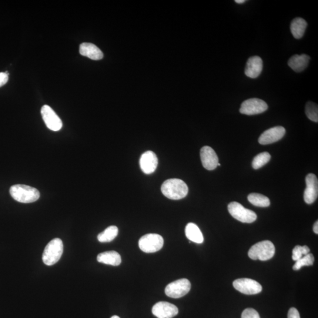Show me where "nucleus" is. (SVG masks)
<instances>
[{"instance_id": "1", "label": "nucleus", "mask_w": 318, "mask_h": 318, "mask_svg": "<svg viewBox=\"0 0 318 318\" xmlns=\"http://www.w3.org/2000/svg\"><path fill=\"white\" fill-rule=\"evenodd\" d=\"M161 191L164 196L172 200H180L188 194V187L183 180L179 179H170L162 184Z\"/></svg>"}, {"instance_id": "2", "label": "nucleus", "mask_w": 318, "mask_h": 318, "mask_svg": "<svg viewBox=\"0 0 318 318\" xmlns=\"http://www.w3.org/2000/svg\"><path fill=\"white\" fill-rule=\"evenodd\" d=\"M10 193L13 199L23 203L35 202L40 196V193L38 189L25 185L12 186L10 187Z\"/></svg>"}, {"instance_id": "3", "label": "nucleus", "mask_w": 318, "mask_h": 318, "mask_svg": "<svg viewBox=\"0 0 318 318\" xmlns=\"http://www.w3.org/2000/svg\"><path fill=\"white\" fill-rule=\"evenodd\" d=\"M274 252L275 247L273 243L269 240H264L251 247L248 255L253 260L265 261L272 259Z\"/></svg>"}, {"instance_id": "4", "label": "nucleus", "mask_w": 318, "mask_h": 318, "mask_svg": "<svg viewBox=\"0 0 318 318\" xmlns=\"http://www.w3.org/2000/svg\"><path fill=\"white\" fill-rule=\"evenodd\" d=\"M63 253V243L59 238L50 241L43 254V261L46 265L52 266L61 258Z\"/></svg>"}, {"instance_id": "5", "label": "nucleus", "mask_w": 318, "mask_h": 318, "mask_svg": "<svg viewBox=\"0 0 318 318\" xmlns=\"http://www.w3.org/2000/svg\"><path fill=\"white\" fill-rule=\"evenodd\" d=\"M164 240L158 234L150 233L144 235L139 241L140 249L147 253L157 252L163 246Z\"/></svg>"}, {"instance_id": "6", "label": "nucleus", "mask_w": 318, "mask_h": 318, "mask_svg": "<svg viewBox=\"0 0 318 318\" xmlns=\"http://www.w3.org/2000/svg\"><path fill=\"white\" fill-rule=\"evenodd\" d=\"M227 208L230 215L241 222L251 223L257 219L256 214L253 211L246 209L236 202H231Z\"/></svg>"}, {"instance_id": "7", "label": "nucleus", "mask_w": 318, "mask_h": 318, "mask_svg": "<svg viewBox=\"0 0 318 318\" xmlns=\"http://www.w3.org/2000/svg\"><path fill=\"white\" fill-rule=\"evenodd\" d=\"M191 289L190 281L181 279L174 281L166 287L165 293L172 298H180L188 293Z\"/></svg>"}, {"instance_id": "8", "label": "nucleus", "mask_w": 318, "mask_h": 318, "mask_svg": "<svg viewBox=\"0 0 318 318\" xmlns=\"http://www.w3.org/2000/svg\"><path fill=\"white\" fill-rule=\"evenodd\" d=\"M267 109L268 106L263 100L253 98L244 101L241 105L239 111L243 115L252 116L262 113L266 111Z\"/></svg>"}, {"instance_id": "9", "label": "nucleus", "mask_w": 318, "mask_h": 318, "mask_svg": "<svg viewBox=\"0 0 318 318\" xmlns=\"http://www.w3.org/2000/svg\"><path fill=\"white\" fill-rule=\"evenodd\" d=\"M233 285L239 292L250 295L259 293L262 290V286L259 283L248 278L235 280L233 283Z\"/></svg>"}, {"instance_id": "10", "label": "nucleus", "mask_w": 318, "mask_h": 318, "mask_svg": "<svg viewBox=\"0 0 318 318\" xmlns=\"http://www.w3.org/2000/svg\"><path fill=\"white\" fill-rule=\"evenodd\" d=\"M41 113L43 120L48 128L52 131H59L62 128L63 123L51 107L45 105L42 107Z\"/></svg>"}, {"instance_id": "11", "label": "nucleus", "mask_w": 318, "mask_h": 318, "mask_svg": "<svg viewBox=\"0 0 318 318\" xmlns=\"http://www.w3.org/2000/svg\"><path fill=\"white\" fill-rule=\"evenodd\" d=\"M306 185L303 198L305 203L310 205L316 200L318 196V181L314 174L309 173L306 176Z\"/></svg>"}, {"instance_id": "12", "label": "nucleus", "mask_w": 318, "mask_h": 318, "mask_svg": "<svg viewBox=\"0 0 318 318\" xmlns=\"http://www.w3.org/2000/svg\"><path fill=\"white\" fill-rule=\"evenodd\" d=\"M285 133L286 130L283 127H274L264 132L259 137L258 142L260 145H270L283 138Z\"/></svg>"}, {"instance_id": "13", "label": "nucleus", "mask_w": 318, "mask_h": 318, "mask_svg": "<svg viewBox=\"0 0 318 318\" xmlns=\"http://www.w3.org/2000/svg\"><path fill=\"white\" fill-rule=\"evenodd\" d=\"M152 313L157 318H172L179 313V309L173 304L159 302L153 306Z\"/></svg>"}, {"instance_id": "14", "label": "nucleus", "mask_w": 318, "mask_h": 318, "mask_svg": "<svg viewBox=\"0 0 318 318\" xmlns=\"http://www.w3.org/2000/svg\"><path fill=\"white\" fill-rule=\"evenodd\" d=\"M200 158L203 166L208 170L215 169L219 163L215 150L209 146H204L201 149Z\"/></svg>"}, {"instance_id": "15", "label": "nucleus", "mask_w": 318, "mask_h": 318, "mask_svg": "<svg viewBox=\"0 0 318 318\" xmlns=\"http://www.w3.org/2000/svg\"><path fill=\"white\" fill-rule=\"evenodd\" d=\"M158 165V159L152 151L144 153L140 159V166L143 173L149 175L155 172Z\"/></svg>"}, {"instance_id": "16", "label": "nucleus", "mask_w": 318, "mask_h": 318, "mask_svg": "<svg viewBox=\"0 0 318 318\" xmlns=\"http://www.w3.org/2000/svg\"><path fill=\"white\" fill-rule=\"evenodd\" d=\"M263 70V61L259 56L251 57L247 60L245 70L247 77L251 79H256L259 77Z\"/></svg>"}, {"instance_id": "17", "label": "nucleus", "mask_w": 318, "mask_h": 318, "mask_svg": "<svg viewBox=\"0 0 318 318\" xmlns=\"http://www.w3.org/2000/svg\"><path fill=\"white\" fill-rule=\"evenodd\" d=\"M80 55L93 60H99L103 58V53L96 45L92 43H84L80 46Z\"/></svg>"}, {"instance_id": "18", "label": "nucleus", "mask_w": 318, "mask_h": 318, "mask_svg": "<svg viewBox=\"0 0 318 318\" xmlns=\"http://www.w3.org/2000/svg\"><path fill=\"white\" fill-rule=\"evenodd\" d=\"M310 59V57L306 55H295L291 57L287 64L293 71L299 73L302 72L307 68Z\"/></svg>"}, {"instance_id": "19", "label": "nucleus", "mask_w": 318, "mask_h": 318, "mask_svg": "<svg viewBox=\"0 0 318 318\" xmlns=\"http://www.w3.org/2000/svg\"><path fill=\"white\" fill-rule=\"evenodd\" d=\"M97 259L100 263L115 266H119L122 262L121 256L116 251H108L100 253Z\"/></svg>"}, {"instance_id": "20", "label": "nucleus", "mask_w": 318, "mask_h": 318, "mask_svg": "<svg viewBox=\"0 0 318 318\" xmlns=\"http://www.w3.org/2000/svg\"><path fill=\"white\" fill-rule=\"evenodd\" d=\"M185 234L187 238L191 242L196 243H202L204 241L203 236L199 227L196 224L189 223L187 224L185 228Z\"/></svg>"}, {"instance_id": "21", "label": "nucleus", "mask_w": 318, "mask_h": 318, "mask_svg": "<svg viewBox=\"0 0 318 318\" xmlns=\"http://www.w3.org/2000/svg\"><path fill=\"white\" fill-rule=\"evenodd\" d=\"M307 25L305 20L302 18L293 19L290 24V31L294 38L296 39L302 38L305 32Z\"/></svg>"}, {"instance_id": "22", "label": "nucleus", "mask_w": 318, "mask_h": 318, "mask_svg": "<svg viewBox=\"0 0 318 318\" xmlns=\"http://www.w3.org/2000/svg\"><path fill=\"white\" fill-rule=\"evenodd\" d=\"M119 229L116 226H110L99 234L98 239L100 242H112L118 235Z\"/></svg>"}, {"instance_id": "23", "label": "nucleus", "mask_w": 318, "mask_h": 318, "mask_svg": "<svg viewBox=\"0 0 318 318\" xmlns=\"http://www.w3.org/2000/svg\"><path fill=\"white\" fill-rule=\"evenodd\" d=\"M249 202L253 205L266 207L270 206V200L268 197L259 193H251L247 197Z\"/></svg>"}, {"instance_id": "24", "label": "nucleus", "mask_w": 318, "mask_h": 318, "mask_svg": "<svg viewBox=\"0 0 318 318\" xmlns=\"http://www.w3.org/2000/svg\"><path fill=\"white\" fill-rule=\"evenodd\" d=\"M271 156L267 152L259 153L253 160L252 167L254 169H259L270 161Z\"/></svg>"}, {"instance_id": "25", "label": "nucleus", "mask_w": 318, "mask_h": 318, "mask_svg": "<svg viewBox=\"0 0 318 318\" xmlns=\"http://www.w3.org/2000/svg\"><path fill=\"white\" fill-rule=\"evenodd\" d=\"M306 115L311 121L318 122V107L316 104L308 102L305 106Z\"/></svg>"}, {"instance_id": "26", "label": "nucleus", "mask_w": 318, "mask_h": 318, "mask_svg": "<svg viewBox=\"0 0 318 318\" xmlns=\"http://www.w3.org/2000/svg\"><path fill=\"white\" fill-rule=\"evenodd\" d=\"M314 258L312 253H308L304 256L298 260L296 261L295 264L293 266L294 270H298L304 266H312L314 262Z\"/></svg>"}, {"instance_id": "27", "label": "nucleus", "mask_w": 318, "mask_h": 318, "mask_svg": "<svg viewBox=\"0 0 318 318\" xmlns=\"http://www.w3.org/2000/svg\"><path fill=\"white\" fill-rule=\"evenodd\" d=\"M310 249L307 246H301L297 245L294 247L292 252V259L294 261H297L302 258L303 255L309 253Z\"/></svg>"}, {"instance_id": "28", "label": "nucleus", "mask_w": 318, "mask_h": 318, "mask_svg": "<svg viewBox=\"0 0 318 318\" xmlns=\"http://www.w3.org/2000/svg\"><path fill=\"white\" fill-rule=\"evenodd\" d=\"M241 318H260L259 314L256 310L247 308L243 310Z\"/></svg>"}, {"instance_id": "29", "label": "nucleus", "mask_w": 318, "mask_h": 318, "mask_svg": "<svg viewBox=\"0 0 318 318\" xmlns=\"http://www.w3.org/2000/svg\"><path fill=\"white\" fill-rule=\"evenodd\" d=\"M287 318H300L298 310L294 307L290 308L287 314Z\"/></svg>"}, {"instance_id": "30", "label": "nucleus", "mask_w": 318, "mask_h": 318, "mask_svg": "<svg viewBox=\"0 0 318 318\" xmlns=\"http://www.w3.org/2000/svg\"><path fill=\"white\" fill-rule=\"evenodd\" d=\"M9 76L5 73H0V88L5 86L8 82Z\"/></svg>"}, {"instance_id": "31", "label": "nucleus", "mask_w": 318, "mask_h": 318, "mask_svg": "<svg viewBox=\"0 0 318 318\" xmlns=\"http://www.w3.org/2000/svg\"><path fill=\"white\" fill-rule=\"evenodd\" d=\"M313 232L316 234H318V222L316 221L315 223H314L313 227Z\"/></svg>"}, {"instance_id": "32", "label": "nucleus", "mask_w": 318, "mask_h": 318, "mask_svg": "<svg viewBox=\"0 0 318 318\" xmlns=\"http://www.w3.org/2000/svg\"><path fill=\"white\" fill-rule=\"evenodd\" d=\"M235 2L237 4H243L244 3H245V0H236Z\"/></svg>"}, {"instance_id": "33", "label": "nucleus", "mask_w": 318, "mask_h": 318, "mask_svg": "<svg viewBox=\"0 0 318 318\" xmlns=\"http://www.w3.org/2000/svg\"><path fill=\"white\" fill-rule=\"evenodd\" d=\"M111 318H120L118 316H113Z\"/></svg>"}, {"instance_id": "34", "label": "nucleus", "mask_w": 318, "mask_h": 318, "mask_svg": "<svg viewBox=\"0 0 318 318\" xmlns=\"http://www.w3.org/2000/svg\"><path fill=\"white\" fill-rule=\"evenodd\" d=\"M217 166H221V165H220V163H218V165H217Z\"/></svg>"}]
</instances>
